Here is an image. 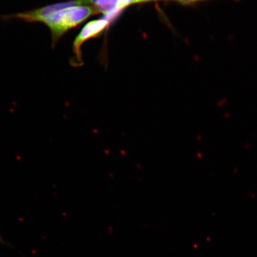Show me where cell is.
Masks as SVG:
<instances>
[{
  "mask_svg": "<svg viewBox=\"0 0 257 257\" xmlns=\"http://www.w3.org/2000/svg\"><path fill=\"white\" fill-rule=\"evenodd\" d=\"M94 14L95 13L93 7L75 6L51 12L41 23L49 29L52 40L51 44L54 47L64 34Z\"/></svg>",
  "mask_w": 257,
  "mask_h": 257,
  "instance_id": "cell-1",
  "label": "cell"
},
{
  "mask_svg": "<svg viewBox=\"0 0 257 257\" xmlns=\"http://www.w3.org/2000/svg\"><path fill=\"white\" fill-rule=\"evenodd\" d=\"M109 22L104 19L93 21L89 22L83 28L79 34L76 37L73 45L74 53L76 54L77 62H81V51L80 47L86 40L94 37L107 27Z\"/></svg>",
  "mask_w": 257,
  "mask_h": 257,
  "instance_id": "cell-2",
  "label": "cell"
},
{
  "mask_svg": "<svg viewBox=\"0 0 257 257\" xmlns=\"http://www.w3.org/2000/svg\"><path fill=\"white\" fill-rule=\"evenodd\" d=\"M119 0H98L94 8L95 14L108 15L118 8Z\"/></svg>",
  "mask_w": 257,
  "mask_h": 257,
  "instance_id": "cell-3",
  "label": "cell"
},
{
  "mask_svg": "<svg viewBox=\"0 0 257 257\" xmlns=\"http://www.w3.org/2000/svg\"><path fill=\"white\" fill-rule=\"evenodd\" d=\"M137 3H140V0H119L118 1V8L122 10L128 5Z\"/></svg>",
  "mask_w": 257,
  "mask_h": 257,
  "instance_id": "cell-4",
  "label": "cell"
},
{
  "mask_svg": "<svg viewBox=\"0 0 257 257\" xmlns=\"http://www.w3.org/2000/svg\"><path fill=\"white\" fill-rule=\"evenodd\" d=\"M173 1L181 3L183 5H191L198 2L208 1V0H173ZM236 1H239V0H236Z\"/></svg>",
  "mask_w": 257,
  "mask_h": 257,
  "instance_id": "cell-5",
  "label": "cell"
},
{
  "mask_svg": "<svg viewBox=\"0 0 257 257\" xmlns=\"http://www.w3.org/2000/svg\"><path fill=\"white\" fill-rule=\"evenodd\" d=\"M0 243L4 244L5 245L10 246L9 244L6 242L2 234H0Z\"/></svg>",
  "mask_w": 257,
  "mask_h": 257,
  "instance_id": "cell-6",
  "label": "cell"
}]
</instances>
